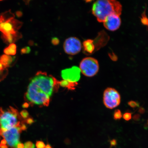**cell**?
I'll use <instances>...</instances> for the list:
<instances>
[{
  "mask_svg": "<svg viewBox=\"0 0 148 148\" xmlns=\"http://www.w3.org/2000/svg\"><path fill=\"white\" fill-rule=\"evenodd\" d=\"M58 81L45 72L39 71L31 79L25 98L32 104L47 106L53 91L58 88Z\"/></svg>",
  "mask_w": 148,
  "mask_h": 148,
  "instance_id": "obj_1",
  "label": "cell"
},
{
  "mask_svg": "<svg viewBox=\"0 0 148 148\" xmlns=\"http://www.w3.org/2000/svg\"><path fill=\"white\" fill-rule=\"evenodd\" d=\"M122 6L119 2L115 0H99L92 5V12L98 22L103 23L107 16L112 14L120 16Z\"/></svg>",
  "mask_w": 148,
  "mask_h": 148,
  "instance_id": "obj_2",
  "label": "cell"
},
{
  "mask_svg": "<svg viewBox=\"0 0 148 148\" xmlns=\"http://www.w3.org/2000/svg\"><path fill=\"white\" fill-rule=\"evenodd\" d=\"M21 25L10 10L0 14V31L3 35H19L18 30Z\"/></svg>",
  "mask_w": 148,
  "mask_h": 148,
  "instance_id": "obj_3",
  "label": "cell"
},
{
  "mask_svg": "<svg viewBox=\"0 0 148 148\" xmlns=\"http://www.w3.org/2000/svg\"><path fill=\"white\" fill-rule=\"evenodd\" d=\"M17 110L10 107L6 110L0 108V130L5 131L21 125Z\"/></svg>",
  "mask_w": 148,
  "mask_h": 148,
  "instance_id": "obj_4",
  "label": "cell"
},
{
  "mask_svg": "<svg viewBox=\"0 0 148 148\" xmlns=\"http://www.w3.org/2000/svg\"><path fill=\"white\" fill-rule=\"evenodd\" d=\"M99 64L98 60L92 57L83 58L79 64V70L86 77H92L95 76L99 70Z\"/></svg>",
  "mask_w": 148,
  "mask_h": 148,
  "instance_id": "obj_5",
  "label": "cell"
},
{
  "mask_svg": "<svg viewBox=\"0 0 148 148\" xmlns=\"http://www.w3.org/2000/svg\"><path fill=\"white\" fill-rule=\"evenodd\" d=\"M103 102L105 107L110 109L117 107L121 102V97L115 89L108 88L103 94Z\"/></svg>",
  "mask_w": 148,
  "mask_h": 148,
  "instance_id": "obj_6",
  "label": "cell"
},
{
  "mask_svg": "<svg viewBox=\"0 0 148 148\" xmlns=\"http://www.w3.org/2000/svg\"><path fill=\"white\" fill-rule=\"evenodd\" d=\"M21 125L5 131L0 130V136L4 138L11 148H14L19 142L20 134L22 131Z\"/></svg>",
  "mask_w": 148,
  "mask_h": 148,
  "instance_id": "obj_7",
  "label": "cell"
},
{
  "mask_svg": "<svg viewBox=\"0 0 148 148\" xmlns=\"http://www.w3.org/2000/svg\"><path fill=\"white\" fill-rule=\"evenodd\" d=\"M64 48L65 52L68 54L75 55L80 52L82 49V43L78 38L70 37L65 41Z\"/></svg>",
  "mask_w": 148,
  "mask_h": 148,
  "instance_id": "obj_8",
  "label": "cell"
},
{
  "mask_svg": "<svg viewBox=\"0 0 148 148\" xmlns=\"http://www.w3.org/2000/svg\"><path fill=\"white\" fill-rule=\"evenodd\" d=\"M80 71L76 66L62 70L61 76L64 80L71 82H77L80 78Z\"/></svg>",
  "mask_w": 148,
  "mask_h": 148,
  "instance_id": "obj_9",
  "label": "cell"
},
{
  "mask_svg": "<svg viewBox=\"0 0 148 148\" xmlns=\"http://www.w3.org/2000/svg\"><path fill=\"white\" fill-rule=\"evenodd\" d=\"M120 16L114 14L107 16L103 23L105 28L111 31H116L119 29L121 23Z\"/></svg>",
  "mask_w": 148,
  "mask_h": 148,
  "instance_id": "obj_10",
  "label": "cell"
},
{
  "mask_svg": "<svg viewBox=\"0 0 148 148\" xmlns=\"http://www.w3.org/2000/svg\"><path fill=\"white\" fill-rule=\"evenodd\" d=\"M83 45L84 52L86 54H91L96 49L93 40H85L83 42Z\"/></svg>",
  "mask_w": 148,
  "mask_h": 148,
  "instance_id": "obj_11",
  "label": "cell"
},
{
  "mask_svg": "<svg viewBox=\"0 0 148 148\" xmlns=\"http://www.w3.org/2000/svg\"><path fill=\"white\" fill-rule=\"evenodd\" d=\"M14 60L10 55H3L0 57V62L7 68L10 66Z\"/></svg>",
  "mask_w": 148,
  "mask_h": 148,
  "instance_id": "obj_12",
  "label": "cell"
},
{
  "mask_svg": "<svg viewBox=\"0 0 148 148\" xmlns=\"http://www.w3.org/2000/svg\"><path fill=\"white\" fill-rule=\"evenodd\" d=\"M58 84L62 87L67 88L68 90H73L75 89V86L78 84L77 82H71L69 81L63 80L58 81Z\"/></svg>",
  "mask_w": 148,
  "mask_h": 148,
  "instance_id": "obj_13",
  "label": "cell"
},
{
  "mask_svg": "<svg viewBox=\"0 0 148 148\" xmlns=\"http://www.w3.org/2000/svg\"><path fill=\"white\" fill-rule=\"evenodd\" d=\"M16 46L14 43L11 44L8 47L5 48L3 52L5 55H14L16 54Z\"/></svg>",
  "mask_w": 148,
  "mask_h": 148,
  "instance_id": "obj_14",
  "label": "cell"
},
{
  "mask_svg": "<svg viewBox=\"0 0 148 148\" xmlns=\"http://www.w3.org/2000/svg\"><path fill=\"white\" fill-rule=\"evenodd\" d=\"M8 73L7 68L0 62V81L4 79Z\"/></svg>",
  "mask_w": 148,
  "mask_h": 148,
  "instance_id": "obj_15",
  "label": "cell"
},
{
  "mask_svg": "<svg viewBox=\"0 0 148 148\" xmlns=\"http://www.w3.org/2000/svg\"><path fill=\"white\" fill-rule=\"evenodd\" d=\"M122 117L121 111L119 110H116L114 111V118L115 120H120Z\"/></svg>",
  "mask_w": 148,
  "mask_h": 148,
  "instance_id": "obj_16",
  "label": "cell"
},
{
  "mask_svg": "<svg viewBox=\"0 0 148 148\" xmlns=\"http://www.w3.org/2000/svg\"><path fill=\"white\" fill-rule=\"evenodd\" d=\"M35 145L32 142L28 141L24 144V148H35Z\"/></svg>",
  "mask_w": 148,
  "mask_h": 148,
  "instance_id": "obj_17",
  "label": "cell"
},
{
  "mask_svg": "<svg viewBox=\"0 0 148 148\" xmlns=\"http://www.w3.org/2000/svg\"><path fill=\"white\" fill-rule=\"evenodd\" d=\"M123 118L126 121H129L132 118V114L130 112H126L123 114Z\"/></svg>",
  "mask_w": 148,
  "mask_h": 148,
  "instance_id": "obj_18",
  "label": "cell"
},
{
  "mask_svg": "<svg viewBox=\"0 0 148 148\" xmlns=\"http://www.w3.org/2000/svg\"><path fill=\"white\" fill-rule=\"evenodd\" d=\"M36 148H45V145L44 142L42 141H38L36 142Z\"/></svg>",
  "mask_w": 148,
  "mask_h": 148,
  "instance_id": "obj_19",
  "label": "cell"
},
{
  "mask_svg": "<svg viewBox=\"0 0 148 148\" xmlns=\"http://www.w3.org/2000/svg\"><path fill=\"white\" fill-rule=\"evenodd\" d=\"M22 117L24 119H26L28 117L29 114L27 111L25 110H24L21 112L20 113Z\"/></svg>",
  "mask_w": 148,
  "mask_h": 148,
  "instance_id": "obj_20",
  "label": "cell"
},
{
  "mask_svg": "<svg viewBox=\"0 0 148 148\" xmlns=\"http://www.w3.org/2000/svg\"><path fill=\"white\" fill-rule=\"evenodd\" d=\"M128 104L129 106L133 108H136L138 106V104L137 102L134 101H130L129 102Z\"/></svg>",
  "mask_w": 148,
  "mask_h": 148,
  "instance_id": "obj_21",
  "label": "cell"
},
{
  "mask_svg": "<svg viewBox=\"0 0 148 148\" xmlns=\"http://www.w3.org/2000/svg\"><path fill=\"white\" fill-rule=\"evenodd\" d=\"M52 42L54 45H57L59 44V40L57 38H53L52 40Z\"/></svg>",
  "mask_w": 148,
  "mask_h": 148,
  "instance_id": "obj_22",
  "label": "cell"
},
{
  "mask_svg": "<svg viewBox=\"0 0 148 148\" xmlns=\"http://www.w3.org/2000/svg\"><path fill=\"white\" fill-rule=\"evenodd\" d=\"M26 122L28 124L31 125L34 123V121L32 118H29L27 119Z\"/></svg>",
  "mask_w": 148,
  "mask_h": 148,
  "instance_id": "obj_23",
  "label": "cell"
},
{
  "mask_svg": "<svg viewBox=\"0 0 148 148\" xmlns=\"http://www.w3.org/2000/svg\"><path fill=\"white\" fill-rule=\"evenodd\" d=\"M14 148H24V144L19 142L15 147Z\"/></svg>",
  "mask_w": 148,
  "mask_h": 148,
  "instance_id": "obj_24",
  "label": "cell"
},
{
  "mask_svg": "<svg viewBox=\"0 0 148 148\" xmlns=\"http://www.w3.org/2000/svg\"><path fill=\"white\" fill-rule=\"evenodd\" d=\"M7 144V142L6 140H5L4 139L2 140L0 143V147L1 146L4 145H6Z\"/></svg>",
  "mask_w": 148,
  "mask_h": 148,
  "instance_id": "obj_25",
  "label": "cell"
},
{
  "mask_svg": "<svg viewBox=\"0 0 148 148\" xmlns=\"http://www.w3.org/2000/svg\"><path fill=\"white\" fill-rule=\"evenodd\" d=\"M22 106H23V108H27L29 106V103H27L25 102L23 103Z\"/></svg>",
  "mask_w": 148,
  "mask_h": 148,
  "instance_id": "obj_26",
  "label": "cell"
},
{
  "mask_svg": "<svg viewBox=\"0 0 148 148\" xmlns=\"http://www.w3.org/2000/svg\"><path fill=\"white\" fill-rule=\"evenodd\" d=\"M21 127L22 130H25L27 129L26 126V125L25 124H24L21 125V127Z\"/></svg>",
  "mask_w": 148,
  "mask_h": 148,
  "instance_id": "obj_27",
  "label": "cell"
},
{
  "mask_svg": "<svg viewBox=\"0 0 148 148\" xmlns=\"http://www.w3.org/2000/svg\"><path fill=\"white\" fill-rule=\"evenodd\" d=\"M0 148H8V146L6 145L1 146L0 147Z\"/></svg>",
  "mask_w": 148,
  "mask_h": 148,
  "instance_id": "obj_28",
  "label": "cell"
},
{
  "mask_svg": "<svg viewBox=\"0 0 148 148\" xmlns=\"http://www.w3.org/2000/svg\"><path fill=\"white\" fill-rule=\"evenodd\" d=\"M45 148H52L51 146L49 144H47V145L45 146Z\"/></svg>",
  "mask_w": 148,
  "mask_h": 148,
  "instance_id": "obj_29",
  "label": "cell"
}]
</instances>
